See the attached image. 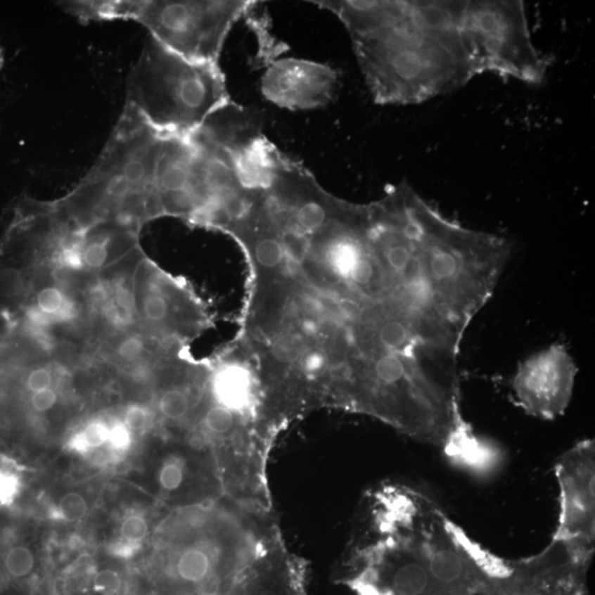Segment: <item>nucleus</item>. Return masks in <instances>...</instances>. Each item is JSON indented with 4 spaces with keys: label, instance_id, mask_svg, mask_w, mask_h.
Wrapping results in <instances>:
<instances>
[{
    "label": "nucleus",
    "instance_id": "obj_15",
    "mask_svg": "<svg viewBox=\"0 0 595 595\" xmlns=\"http://www.w3.org/2000/svg\"><path fill=\"white\" fill-rule=\"evenodd\" d=\"M255 258L258 264L266 268L277 267L286 257L280 233L276 235H262L254 243Z\"/></svg>",
    "mask_w": 595,
    "mask_h": 595
},
{
    "label": "nucleus",
    "instance_id": "obj_31",
    "mask_svg": "<svg viewBox=\"0 0 595 595\" xmlns=\"http://www.w3.org/2000/svg\"><path fill=\"white\" fill-rule=\"evenodd\" d=\"M324 357L319 353H312L303 362V367L307 374L316 375L324 367Z\"/></svg>",
    "mask_w": 595,
    "mask_h": 595
},
{
    "label": "nucleus",
    "instance_id": "obj_20",
    "mask_svg": "<svg viewBox=\"0 0 595 595\" xmlns=\"http://www.w3.org/2000/svg\"><path fill=\"white\" fill-rule=\"evenodd\" d=\"M134 442V433L125 425L122 420H115L110 423V433L106 445L112 452L113 456H122L132 448Z\"/></svg>",
    "mask_w": 595,
    "mask_h": 595
},
{
    "label": "nucleus",
    "instance_id": "obj_22",
    "mask_svg": "<svg viewBox=\"0 0 595 595\" xmlns=\"http://www.w3.org/2000/svg\"><path fill=\"white\" fill-rule=\"evenodd\" d=\"M23 288L25 280L20 270L11 267L0 270V297H17L23 293Z\"/></svg>",
    "mask_w": 595,
    "mask_h": 595
},
{
    "label": "nucleus",
    "instance_id": "obj_6",
    "mask_svg": "<svg viewBox=\"0 0 595 595\" xmlns=\"http://www.w3.org/2000/svg\"><path fill=\"white\" fill-rule=\"evenodd\" d=\"M155 193L159 213L184 214L194 222L209 205L207 160L190 136L163 137Z\"/></svg>",
    "mask_w": 595,
    "mask_h": 595
},
{
    "label": "nucleus",
    "instance_id": "obj_27",
    "mask_svg": "<svg viewBox=\"0 0 595 595\" xmlns=\"http://www.w3.org/2000/svg\"><path fill=\"white\" fill-rule=\"evenodd\" d=\"M51 371L46 369H38L33 371L27 379V386L32 394L51 388Z\"/></svg>",
    "mask_w": 595,
    "mask_h": 595
},
{
    "label": "nucleus",
    "instance_id": "obj_13",
    "mask_svg": "<svg viewBox=\"0 0 595 595\" xmlns=\"http://www.w3.org/2000/svg\"><path fill=\"white\" fill-rule=\"evenodd\" d=\"M89 511V504L82 494L70 492L64 494L50 508V517L58 523L74 524L84 518Z\"/></svg>",
    "mask_w": 595,
    "mask_h": 595
},
{
    "label": "nucleus",
    "instance_id": "obj_32",
    "mask_svg": "<svg viewBox=\"0 0 595 595\" xmlns=\"http://www.w3.org/2000/svg\"><path fill=\"white\" fill-rule=\"evenodd\" d=\"M211 595H229V594H225V593L219 592V593H215V594H211Z\"/></svg>",
    "mask_w": 595,
    "mask_h": 595
},
{
    "label": "nucleus",
    "instance_id": "obj_24",
    "mask_svg": "<svg viewBox=\"0 0 595 595\" xmlns=\"http://www.w3.org/2000/svg\"><path fill=\"white\" fill-rule=\"evenodd\" d=\"M65 299L59 289L53 287L44 288V290H41L37 295V305L42 312L53 319V316L61 310Z\"/></svg>",
    "mask_w": 595,
    "mask_h": 595
},
{
    "label": "nucleus",
    "instance_id": "obj_23",
    "mask_svg": "<svg viewBox=\"0 0 595 595\" xmlns=\"http://www.w3.org/2000/svg\"><path fill=\"white\" fill-rule=\"evenodd\" d=\"M93 588L101 595L120 594L122 589V577L114 570H102L95 575Z\"/></svg>",
    "mask_w": 595,
    "mask_h": 595
},
{
    "label": "nucleus",
    "instance_id": "obj_5",
    "mask_svg": "<svg viewBox=\"0 0 595 595\" xmlns=\"http://www.w3.org/2000/svg\"><path fill=\"white\" fill-rule=\"evenodd\" d=\"M459 29L474 77L494 73L534 85L546 77L549 63L535 46L523 1H464Z\"/></svg>",
    "mask_w": 595,
    "mask_h": 595
},
{
    "label": "nucleus",
    "instance_id": "obj_25",
    "mask_svg": "<svg viewBox=\"0 0 595 595\" xmlns=\"http://www.w3.org/2000/svg\"><path fill=\"white\" fill-rule=\"evenodd\" d=\"M20 480L11 471L0 466V506L11 504L18 495Z\"/></svg>",
    "mask_w": 595,
    "mask_h": 595
},
{
    "label": "nucleus",
    "instance_id": "obj_4",
    "mask_svg": "<svg viewBox=\"0 0 595 595\" xmlns=\"http://www.w3.org/2000/svg\"><path fill=\"white\" fill-rule=\"evenodd\" d=\"M165 136L125 106L71 201H93L94 214L113 210L127 225L159 215L155 181Z\"/></svg>",
    "mask_w": 595,
    "mask_h": 595
},
{
    "label": "nucleus",
    "instance_id": "obj_29",
    "mask_svg": "<svg viewBox=\"0 0 595 595\" xmlns=\"http://www.w3.org/2000/svg\"><path fill=\"white\" fill-rule=\"evenodd\" d=\"M143 342L140 341L139 338H136V336H132L120 344L117 352L122 361L135 362L139 359L140 355L143 353Z\"/></svg>",
    "mask_w": 595,
    "mask_h": 595
},
{
    "label": "nucleus",
    "instance_id": "obj_18",
    "mask_svg": "<svg viewBox=\"0 0 595 595\" xmlns=\"http://www.w3.org/2000/svg\"><path fill=\"white\" fill-rule=\"evenodd\" d=\"M305 344L302 338L295 333L280 336L274 342L271 353L281 363H295L305 353Z\"/></svg>",
    "mask_w": 595,
    "mask_h": 595
},
{
    "label": "nucleus",
    "instance_id": "obj_10",
    "mask_svg": "<svg viewBox=\"0 0 595 595\" xmlns=\"http://www.w3.org/2000/svg\"><path fill=\"white\" fill-rule=\"evenodd\" d=\"M213 395L217 404L238 414H246L255 404L254 380L243 367L222 369L213 380Z\"/></svg>",
    "mask_w": 595,
    "mask_h": 595
},
{
    "label": "nucleus",
    "instance_id": "obj_19",
    "mask_svg": "<svg viewBox=\"0 0 595 595\" xmlns=\"http://www.w3.org/2000/svg\"><path fill=\"white\" fill-rule=\"evenodd\" d=\"M280 241L285 250L286 257L293 262H305L311 250V239L293 229H280Z\"/></svg>",
    "mask_w": 595,
    "mask_h": 595
},
{
    "label": "nucleus",
    "instance_id": "obj_3",
    "mask_svg": "<svg viewBox=\"0 0 595 595\" xmlns=\"http://www.w3.org/2000/svg\"><path fill=\"white\" fill-rule=\"evenodd\" d=\"M252 0H115L63 1L64 11L82 21L132 20L151 38L186 59L219 64L225 41Z\"/></svg>",
    "mask_w": 595,
    "mask_h": 595
},
{
    "label": "nucleus",
    "instance_id": "obj_14",
    "mask_svg": "<svg viewBox=\"0 0 595 595\" xmlns=\"http://www.w3.org/2000/svg\"><path fill=\"white\" fill-rule=\"evenodd\" d=\"M36 558L32 550L23 544H15L6 551L4 569L13 579H23L32 573Z\"/></svg>",
    "mask_w": 595,
    "mask_h": 595
},
{
    "label": "nucleus",
    "instance_id": "obj_8",
    "mask_svg": "<svg viewBox=\"0 0 595 595\" xmlns=\"http://www.w3.org/2000/svg\"><path fill=\"white\" fill-rule=\"evenodd\" d=\"M577 367L561 344L537 352L517 369L511 387L515 399L527 415L555 420L572 399Z\"/></svg>",
    "mask_w": 595,
    "mask_h": 595
},
{
    "label": "nucleus",
    "instance_id": "obj_9",
    "mask_svg": "<svg viewBox=\"0 0 595 595\" xmlns=\"http://www.w3.org/2000/svg\"><path fill=\"white\" fill-rule=\"evenodd\" d=\"M340 87L338 71L310 60L281 58L270 63L262 79L264 98L290 110H312L333 102Z\"/></svg>",
    "mask_w": 595,
    "mask_h": 595
},
{
    "label": "nucleus",
    "instance_id": "obj_30",
    "mask_svg": "<svg viewBox=\"0 0 595 595\" xmlns=\"http://www.w3.org/2000/svg\"><path fill=\"white\" fill-rule=\"evenodd\" d=\"M58 395L52 388L34 392L31 397V404L33 409L38 412H46L52 409L56 404Z\"/></svg>",
    "mask_w": 595,
    "mask_h": 595
},
{
    "label": "nucleus",
    "instance_id": "obj_1",
    "mask_svg": "<svg viewBox=\"0 0 595 595\" xmlns=\"http://www.w3.org/2000/svg\"><path fill=\"white\" fill-rule=\"evenodd\" d=\"M464 1H362L343 23L375 102L416 105L454 92L474 74L460 23Z\"/></svg>",
    "mask_w": 595,
    "mask_h": 595
},
{
    "label": "nucleus",
    "instance_id": "obj_7",
    "mask_svg": "<svg viewBox=\"0 0 595 595\" xmlns=\"http://www.w3.org/2000/svg\"><path fill=\"white\" fill-rule=\"evenodd\" d=\"M556 478L560 513L554 539L594 550V441H580L565 452L556 464Z\"/></svg>",
    "mask_w": 595,
    "mask_h": 595
},
{
    "label": "nucleus",
    "instance_id": "obj_12",
    "mask_svg": "<svg viewBox=\"0 0 595 595\" xmlns=\"http://www.w3.org/2000/svg\"><path fill=\"white\" fill-rule=\"evenodd\" d=\"M108 433L110 423H105L104 420H92L70 437L68 449L77 454H89L106 445Z\"/></svg>",
    "mask_w": 595,
    "mask_h": 595
},
{
    "label": "nucleus",
    "instance_id": "obj_21",
    "mask_svg": "<svg viewBox=\"0 0 595 595\" xmlns=\"http://www.w3.org/2000/svg\"><path fill=\"white\" fill-rule=\"evenodd\" d=\"M122 421L134 435L143 433L151 427L153 417L151 410L143 404H130L126 408Z\"/></svg>",
    "mask_w": 595,
    "mask_h": 595
},
{
    "label": "nucleus",
    "instance_id": "obj_28",
    "mask_svg": "<svg viewBox=\"0 0 595 595\" xmlns=\"http://www.w3.org/2000/svg\"><path fill=\"white\" fill-rule=\"evenodd\" d=\"M143 546H137V544H129V542L122 540L118 537L117 539L113 540L108 546L107 550L108 554L113 557L120 558V559H129L137 555Z\"/></svg>",
    "mask_w": 595,
    "mask_h": 595
},
{
    "label": "nucleus",
    "instance_id": "obj_2",
    "mask_svg": "<svg viewBox=\"0 0 595 595\" xmlns=\"http://www.w3.org/2000/svg\"><path fill=\"white\" fill-rule=\"evenodd\" d=\"M229 101L219 64L186 59L149 37L128 77L125 106L162 135L188 136Z\"/></svg>",
    "mask_w": 595,
    "mask_h": 595
},
{
    "label": "nucleus",
    "instance_id": "obj_11",
    "mask_svg": "<svg viewBox=\"0 0 595 595\" xmlns=\"http://www.w3.org/2000/svg\"><path fill=\"white\" fill-rule=\"evenodd\" d=\"M190 463L181 453H171L163 459L158 471L159 487L165 494L174 495L184 489L188 481Z\"/></svg>",
    "mask_w": 595,
    "mask_h": 595
},
{
    "label": "nucleus",
    "instance_id": "obj_17",
    "mask_svg": "<svg viewBox=\"0 0 595 595\" xmlns=\"http://www.w3.org/2000/svg\"><path fill=\"white\" fill-rule=\"evenodd\" d=\"M149 522L145 515L138 511H130L122 518L120 538L129 544L143 546L149 535Z\"/></svg>",
    "mask_w": 595,
    "mask_h": 595
},
{
    "label": "nucleus",
    "instance_id": "obj_26",
    "mask_svg": "<svg viewBox=\"0 0 595 595\" xmlns=\"http://www.w3.org/2000/svg\"><path fill=\"white\" fill-rule=\"evenodd\" d=\"M146 316L151 321H160L167 316L168 305L160 295H153L147 298L145 302Z\"/></svg>",
    "mask_w": 595,
    "mask_h": 595
},
{
    "label": "nucleus",
    "instance_id": "obj_16",
    "mask_svg": "<svg viewBox=\"0 0 595 595\" xmlns=\"http://www.w3.org/2000/svg\"><path fill=\"white\" fill-rule=\"evenodd\" d=\"M158 408L165 419L180 421L184 420L190 411V400L186 392L177 388H171L161 395Z\"/></svg>",
    "mask_w": 595,
    "mask_h": 595
}]
</instances>
